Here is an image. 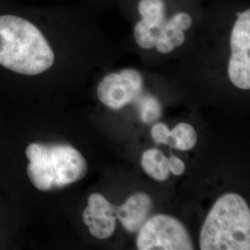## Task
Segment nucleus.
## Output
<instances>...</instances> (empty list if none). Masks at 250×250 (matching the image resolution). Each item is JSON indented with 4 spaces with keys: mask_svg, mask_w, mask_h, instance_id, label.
I'll use <instances>...</instances> for the list:
<instances>
[{
    "mask_svg": "<svg viewBox=\"0 0 250 250\" xmlns=\"http://www.w3.org/2000/svg\"><path fill=\"white\" fill-rule=\"evenodd\" d=\"M53 49L41 30L26 19L0 15V65L11 72L33 76L53 66Z\"/></svg>",
    "mask_w": 250,
    "mask_h": 250,
    "instance_id": "1",
    "label": "nucleus"
},
{
    "mask_svg": "<svg viewBox=\"0 0 250 250\" xmlns=\"http://www.w3.org/2000/svg\"><path fill=\"white\" fill-rule=\"evenodd\" d=\"M201 250H250V210L234 193L220 197L206 218L199 235Z\"/></svg>",
    "mask_w": 250,
    "mask_h": 250,
    "instance_id": "2",
    "label": "nucleus"
},
{
    "mask_svg": "<svg viewBox=\"0 0 250 250\" xmlns=\"http://www.w3.org/2000/svg\"><path fill=\"white\" fill-rule=\"evenodd\" d=\"M27 174L35 188L50 191L65 188L83 178L87 162L76 148L68 145L30 144Z\"/></svg>",
    "mask_w": 250,
    "mask_h": 250,
    "instance_id": "3",
    "label": "nucleus"
},
{
    "mask_svg": "<svg viewBox=\"0 0 250 250\" xmlns=\"http://www.w3.org/2000/svg\"><path fill=\"white\" fill-rule=\"evenodd\" d=\"M139 250H192L194 245L185 225L169 215L153 216L137 235Z\"/></svg>",
    "mask_w": 250,
    "mask_h": 250,
    "instance_id": "4",
    "label": "nucleus"
},
{
    "mask_svg": "<svg viewBox=\"0 0 250 250\" xmlns=\"http://www.w3.org/2000/svg\"><path fill=\"white\" fill-rule=\"evenodd\" d=\"M231 58L228 75L232 84L240 89L250 88V9L237 14L231 33Z\"/></svg>",
    "mask_w": 250,
    "mask_h": 250,
    "instance_id": "5",
    "label": "nucleus"
},
{
    "mask_svg": "<svg viewBox=\"0 0 250 250\" xmlns=\"http://www.w3.org/2000/svg\"><path fill=\"white\" fill-rule=\"evenodd\" d=\"M143 91V78L134 69L110 73L99 83L98 97L110 108L120 109L136 101Z\"/></svg>",
    "mask_w": 250,
    "mask_h": 250,
    "instance_id": "6",
    "label": "nucleus"
},
{
    "mask_svg": "<svg viewBox=\"0 0 250 250\" xmlns=\"http://www.w3.org/2000/svg\"><path fill=\"white\" fill-rule=\"evenodd\" d=\"M138 12L142 20L134 26V38L139 46L151 49L156 46L161 29L166 22L163 0H141Z\"/></svg>",
    "mask_w": 250,
    "mask_h": 250,
    "instance_id": "7",
    "label": "nucleus"
},
{
    "mask_svg": "<svg viewBox=\"0 0 250 250\" xmlns=\"http://www.w3.org/2000/svg\"><path fill=\"white\" fill-rule=\"evenodd\" d=\"M116 206L112 205L101 194H92L88 197V205L83 212V221L88 226L94 237L107 239L116 228Z\"/></svg>",
    "mask_w": 250,
    "mask_h": 250,
    "instance_id": "8",
    "label": "nucleus"
},
{
    "mask_svg": "<svg viewBox=\"0 0 250 250\" xmlns=\"http://www.w3.org/2000/svg\"><path fill=\"white\" fill-rule=\"evenodd\" d=\"M152 208L150 197L145 193H136L129 197L125 204L116 206L115 217L129 232H138L147 221Z\"/></svg>",
    "mask_w": 250,
    "mask_h": 250,
    "instance_id": "9",
    "label": "nucleus"
},
{
    "mask_svg": "<svg viewBox=\"0 0 250 250\" xmlns=\"http://www.w3.org/2000/svg\"><path fill=\"white\" fill-rule=\"evenodd\" d=\"M193 20L186 12H178L167 20L158 37L156 48L159 52L168 54L183 45L186 40L185 31L192 26Z\"/></svg>",
    "mask_w": 250,
    "mask_h": 250,
    "instance_id": "10",
    "label": "nucleus"
},
{
    "mask_svg": "<svg viewBox=\"0 0 250 250\" xmlns=\"http://www.w3.org/2000/svg\"><path fill=\"white\" fill-rule=\"evenodd\" d=\"M141 165L143 170L157 181H165L169 178L170 172L168 166V158L156 148L144 152Z\"/></svg>",
    "mask_w": 250,
    "mask_h": 250,
    "instance_id": "11",
    "label": "nucleus"
},
{
    "mask_svg": "<svg viewBox=\"0 0 250 250\" xmlns=\"http://www.w3.org/2000/svg\"><path fill=\"white\" fill-rule=\"evenodd\" d=\"M197 141V135L195 128L186 123H181L170 131L167 145L170 147L185 151L195 147Z\"/></svg>",
    "mask_w": 250,
    "mask_h": 250,
    "instance_id": "12",
    "label": "nucleus"
},
{
    "mask_svg": "<svg viewBox=\"0 0 250 250\" xmlns=\"http://www.w3.org/2000/svg\"><path fill=\"white\" fill-rule=\"evenodd\" d=\"M140 110L141 121L145 124H150L158 120L161 115V106L160 101L152 96L142 95L136 99Z\"/></svg>",
    "mask_w": 250,
    "mask_h": 250,
    "instance_id": "13",
    "label": "nucleus"
},
{
    "mask_svg": "<svg viewBox=\"0 0 250 250\" xmlns=\"http://www.w3.org/2000/svg\"><path fill=\"white\" fill-rule=\"evenodd\" d=\"M170 131L167 125L164 124H157L152 127L151 136L153 140L159 145L164 144L167 145V142L170 137Z\"/></svg>",
    "mask_w": 250,
    "mask_h": 250,
    "instance_id": "14",
    "label": "nucleus"
},
{
    "mask_svg": "<svg viewBox=\"0 0 250 250\" xmlns=\"http://www.w3.org/2000/svg\"><path fill=\"white\" fill-rule=\"evenodd\" d=\"M168 166L170 173L174 175H182L186 170V164L184 161L173 155L168 158Z\"/></svg>",
    "mask_w": 250,
    "mask_h": 250,
    "instance_id": "15",
    "label": "nucleus"
}]
</instances>
